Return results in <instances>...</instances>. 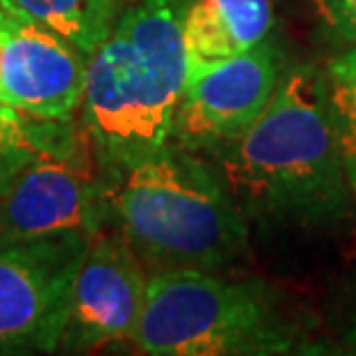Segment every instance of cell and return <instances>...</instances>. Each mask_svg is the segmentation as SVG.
Returning a JSON list of instances; mask_svg holds the SVG:
<instances>
[{"instance_id": "obj_6", "label": "cell", "mask_w": 356, "mask_h": 356, "mask_svg": "<svg viewBox=\"0 0 356 356\" xmlns=\"http://www.w3.org/2000/svg\"><path fill=\"white\" fill-rule=\"evenodd\" d=\"M90 238L65 234L0 243V356L58 350L70 291Z\"/></svg>"}, {"instance_id": "obj_4", "label": "cell", "mask_w": 356, "mask_h": 356, "mask_svg": "<svg viewBox=\"0 0 356 356\" xmlns=\"http://www.w3.org/2000/svg\"><path fill=\"white\" fill-rule=\"evenodd\" d=\"M132 345L151 356L287 354L296 345V326L261 280L165 270L148 277Z\"/></svg>"}, {"instance_id": "obj_5", "label": "cell", "mask_w": 356, "mask_h": 356, "mask_svg": "<svg viewBox=\"0 0 356 356\" xmlns=\"http://www.w3.org/2000/svg\"><path fill=\"white\" fill-rule=\"evenodd\" d=\"M113 188L79 118L58 144L0 183V243L95 236L111 216Z\"/></svg>"}, {"instance_id": "obj_14", "label": "cell", "mask_w": 356, "mask_h": 356, "mask_svg": "<svg viewBox=\"0 0 356 356\" xmlns=\"http://www.w3.org/2000/svg\"><path fill=\"white\" fill-rule=\"evenodd\" d=\"M331 31L356 44V0H312Z\"/></svg>"}, {"instance_id": "obj_8", "label": "cell", "mask_w": 356, "mask_h": 356, "mask_svg": "<svg viewBox=\"0 0 356 356\" xmlns=\"http://www.w3.org/2000/svg\"><path fill=\"white\" fill-rule=\"evenodd\" d=\"M146 284V266L123 232L99 229L72 282L58 350L90 352L111 343H132Z\"/></svg>"}, {"instance_id": "obj_11", "label": "cell", "mask_w": 356, "mask_h": 356, "mask_svg": "<svg viewBox=\"0 0 356 356\" xmlns=\"http://www.w3.org/2000/svg\"><path fill=\"white\" fill-rule=\"evenodd\" d=\"M26 17L60 35L88 58L118 21V0H7Z\"/></svg>"}, {"instance_id": "obj_3", "label": "cell", "mask_w": 356, "mask_h": 356, "mask_svg": "<svg viewBox=\"0 0 356 356\" xmlns=\"http://www.w3.org/2000/svg\"><path fill=\"white\" fill-rule=\"evenodd\" d=\"M111 218L141 264L222 270L248 250L245 213L199 153L167 144L132 167L111 192Z\"/></svg>"}, {"instance_id": "obj_16", "label": "cell", "mask_w": 356, "mask_h": 356, "mask_svg": "<svg viewBox=\"0 0 356 356\" xmlns=\"http://www.w3.org/2000/svg\"><path fill=\"white\" fill-rule=\"evenodd\" d=\"M350 347L356 352V319H354V324H352V331H350Z\"/></svg>"}, {"instance_id": "obj_10", "label": "cell", "mask_w": 356, "mask_h": 356, "mask_svg": "<svg viewBox=\"0 0 356 356\" xmlns=\"http://www.w3.org/2000/svg\"><path fill=\"white\" fill-rule=\"evenodd\" d=\"M270 0H190L183 17L188 65L234 58L268 40Z\"/></svg>"}, {"instance_id": "obj_12", "label": "cell", "mask_w": 356, "mask_h": 356, "mask_svg": "<svg viewBox=\"0 0 356 356\" xmlns=\"http://www.w3.org/2000/svg\"><path fill=\"white\" fill-rule=\"evenodd\" d=\"M74 118H35L0 102V183L21 169L28 160L58 144Z\"/></svg>"}, {"instance_id": "obj_9", "label": "cell", "mask_w": 356, "mask_h": 356, "mask_svg": "<svg viewBox=\"0 0 356 356\" xmlns=\"http://www.w3.org/2000/svg\"><path fill=\"white\" fill-rule=\"evenodd\" d=\"M5 49L0 102L35 118H70L81 109L88 56L0 0Z\"/></svg>"}, {"instance_id": "obj_1", "label": "cell", "mask_w": 356, "mask_h": 356, "mask_svg": "<svg viewBox=\"0 0 356 356\" xmlns=\"http://www.w3.org/2000/svg\"><path fill=\"white\" fill-rule=\"evenodd\" d=\"M245 218L277 225L336 222L350 209L324 70H284L254 125L213 155Z\"/></svg>"}, {"instance_id": "obj_15", "label": "cell", "mask_w": 356, "mask_h": 356, "mask_svg": "<svg viewBox=\"0 0 356 356\" xmlns=\"http://www.w3.org/2000/svg\"><path fill=\"white\" fill-rule=\"evenodd\" d=\"M3 49H5V33H3V19H0V63H3Z\"/></svg>"}, {"instance_id": "obj_2", "label": "cell", "mask_w": 356, "mask_h": 356, "mask_svg": "<svg viewBox=\"0 0 356 356\" xmlns=\"http://www.w3.org/2000/svg\"><path fill=\"white\" fill-rule=\"evenodd\" d=\"M188 5L190 0H139L88 58L79 118L113 185L172 141L188 76Z\"/></svg>"}, {"instance_id": "obj_7", "label": "cell", "mask_w": 356, "mask_h": 356, "mask_svg": "<svg viewBox=\"0 0 356 356\" xmlns=\"http://www.w3.org/2000/svg\"><path fill=\"white\" fill-rule=\"evenodd\" d=\"M282 72V51L268 40L234 58L188 65L169 144L211 158L232 146L264 111Z\"/></svg>"}, {"instance_id": "obj_13", "label": "cell", "mask_w": 356, "mask_h": 356, "mask_svg": "<svg viewBox=\"0 0 356 356\" xmlns=\"http://www.w3.org/2000/svg\"><path fill=\"white\" fill-rule=\"evenodd\" d=\"M324 79L347 183L356 195V44L326 65Z\"/></svg>"}]
</instances>
